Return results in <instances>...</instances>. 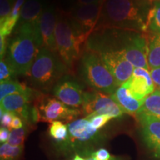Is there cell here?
Listing matches in <instances>:
<instances>
[{
  "instance_id": "cell-15",
  "label": "cell",
  "mask_w": 160,
  "mask_h": 160,
  "mask_svg": "<svg viewBox=\"0 0 160 160\" xmlns=\"http://www.w3.org/2000/svg\"><path fill=\"white\" fill-rule=\"evenodd\" d=\"M57 16L56 10L53 7L50 6L43 10L39 22L40 33L42 39L43 47L47 48L53 52H57L55 39Z\"/></svg>"
},
{
  "instance_id": "cell-24",
  "label": "cell",
  "mask_w": 160,
  "mask_h": 160,
  "mask_svg": "<svg viewBox=\"0 0 160 160\" xmlns=\"http://www.w3.org/2000/svg\"><path fill=\"white\" fill-rule=\"evenodd\" d=\"M24 146L13 147L8 143L0 146V160H19L23 151Z\"/></svg>"
},
{
  "instance_id": "cell-11",
  "label": "cell",
  "mask_w": 160,
  "mask_h": 160,
  "mask_svg": "<svg viewBox=\"0 0 160 160\" xmlns=\"http://www.w3.org/2000/svg\"><path fill=\"white\" fill-rule=\"evenodd\" d=\"M100 55L119 87L128 81L133 76L134 66L126 59L122 53L106 52Z\"/></svg>"
},
{
  "instance_id": "cell-37",
  "label": "cell",
  "mask_w": 160,
  "mask_h": 160,
  "mask_svg": "<svg viewBox=\"0 0 160 160\" xmlns=\"http://www.w3.org/2000/svg\"><path fill=\"white\" fill-rule=\"evenodd\" d=\"M72 160H86V159H85L84 158H82V157H80V156H79V155H76L75 157L73 158V159Z\"/></svg>"
},
{
  "instance_id": "cell-18",
  "label": "cell",
  "mask_w": 160,
  "mask_h": 160,
  "mask_svg": "<svg viewBox=\"0 0 160 160\" xmlns=\"http://www.w3.org/2000/svg\"><path fill=\"white\" fill-rule=\"evenodd\" d=\"M42 5L39 0H26L20 12L18 25L30 24L39 28L40 17L43 11Z\"/></svg>"
},
{
  "instance_id": "cell-23",
  "label": "cell",
  "mask_w": 160,
  "mask_h": 160,
  "mask_svg": "<svg viewBox=\"0 0 160 160\" xmlns=\"http://www.w3.org/2000/svg\"><path fill=\"white\" fill-rule=\"evenodd\" d=\"M30 88L27 87L25 84L20 83L18 81H5L0 82V100L11 94L17 93H22L28 91Z\"/></svg>"
},
{
  "instance_id": "cell-9",
  "label": "cell",
  "mask_w": 160,
  "mask_h": 160,
  "mask_svg": "<svg viewBox=\"0 0 160 160\" xmlns=\"http://www.w3.org/2000/svg\"><path fill=\"white\" fill-rule=\"evenodd\" d=\"M85 93L79 83L69 77L59 79L53 88L54 97L65 105L72 108L82 107Z\"/></svg>"
},
{
  "instance_id": "cell-20",
  "label": "cell",
  "mask_w": 160,
  "mask_h": 160,
  "mask_svg": "<svg viewBox=\"0 0 160 160\" xmlns=\"http://www.w3.org/2000/svg\"><path fill=\"white\" fill-rule=\"evenodd\" d=\"M147 113L160 119V90L157 89L145 98L139 113Z\"/></svg>"
},
{
  "instance_id": "cell-2",
  "label": "cell",
  "mask_w": 160,
  "mask_h": 160,
  "mask_svg": "<svg viewBox=\"0 0 160 160\" xmlns=\"http://www.w3.org/2000/svg\"><path fill=\"white\" fill-rule=\"evenodd\" d=\"M43 48L40 29L30 24L18 25L16 37L11 40L6 60L17 75H28L40 49Z\"/></svg>"
},
{
  "instance_id": "cell-31",
  "label": "cell",
  "mask_w": 160,
  "mask_h": 160,
  "mask_svg": "<svg viewBox=\"0 0 160 160\" xmlns=\"http://www.w3.org/2000/svg\"><path fill=\"white\" fill-rule=\"evenodd\" d=\"M23 128V122L22 119H21V117L19 116L16 114L13 118L11 125H10L9 130L12 131V130H17Z\"/></svg>"
},
{
  "instance_id": "cell-17",
  "label": "cell",
  "mask_w": 160,
  "mask_h": 160,
  "mask_svg": "<svg viewBox=\"0 0 160 160\" xmlns=\"http://www.w3.org/2000/svg\"><path fill=\"white\" fill-rule=\"evenodd\" d=\"M111 98L119 105L124 113L133 116H137L145 102V100L136 99L123 85L119 86L111 94Z\"/></svg>"
},
{
  "instance_id": "cell-35",
  "label": "cell",
  "mask_w": 160,
  "mask_h": 160,
  "mask_svg": "<svg viewBox=\"0 0 160 160\" xmlns=\"http://www.w3.org/2000/svg\"><path fill=\"white\" fill-rule=\"evenodd\" d=\"M105 0H77L76 5H90V4H97L103 3Z\"/></svg>"
},
{
  "instance_id": "cell-32",
  "label": "cell",
  "mask_w": 160,
  "mask_h": 160,
  "mask_svg": "<svg viewBox=\"0 0 160 160\" xmlns=\"http://www.w3.org/2000/svg\"><path fill=\"white\" fill-rule=\"evenodd\" d=\"M10 134H11V131L7 128L2 127L0 129V142L1 144L6 143V142L8 141Z\"/></svg>"
},
{
  "instance_id": "cell-28",
  "label": "cell",
  "mask_w": 160,
  "mask_h": 160,
  "mask_svg": "<svg viewBox=\"0 0 160 160\" xmlns=\"http://www.w3.org/2000/svg\"><path fill=\"white\" fill-rule=\"evenodd\" d=\"M91 122V125L94 128L99 130L104 127L111 119H113L109 115H97L91 117H85Z\"/></svg>"
},
{
  "instance_id": "cell-8",
  "label": "cell",
  "mask_w": 160,
  "mask_h": 160,
  "mask_svg": "<svg viewBox=\"0 0 160 160\" xmlns=\"http://www.w3.org/2000/svg\"><path fill=\"white\" fill-rule=\"evenodd\" d=\"M82 111L86 117L109 115L112 118L122 117L124 112L111 97L99 91L86 92Z\"/></svg>"
},
{
  "instance_id": "cell-12",
  "label": "cell",
  "mask_w": 160,
  "mask_h": 160,
  "mask_svg": "<svg viewBox=\"0 0 160 160\" xmlns=\"http://www.w3.org/2000/svg\"><path fill=\"white\" fill-rule=\"evenodd\" d=\"M148 53V39L139 32H135L130 40L128 48L124 53V56L134 67L145 68L149 71Z\"/></svg>"
},
{
  "instance_id": "cell-19",
  "label": "cell",
  "mask_w": 160,
  "mask_h": 160,
  "mask_svg": "<svg viewBox=\"0 0 160 160\" xmlns=\"http://www.w3.org/2000/svg\"><path fill=\"white\" fill-rule=\"evenodd\" d=\"M148 62L150 71L160 68V34L152 33L148 39Z\"/></svg>"
},
{
  "instance_id": "cell-33",
  "label": "cell",
  "mask_w": 160,
  "mask_h": 160,
  "mask_svg": "<svg viewBox=\"0 0 160 160\" xmlns=\"http://www.w3.org/2000/svg\"><path fill=\"white\" fill-rule=\"evenodd\" d=\"M150 73H151L153 82L156 85L159 87V89L160 90V68H159L151 70Z\"/></svg>"
},
{
  "instance_id": "cell-22",
  "label": "cell",
  "mask_w": 160,
  "mask_h": 160,
  "mask_svg": "<svg viewBox=\"0 0 160 160\" xmlns=\"http://www.w3.org/2000/svg\"><path fill=\"white\" fill-rule=\"evenodd\" d=\"M147 28L152 33L160 34V1L154 2L149 9L147 17Z\"/></svg>"
},
{
  "instance_id": "cell-21",
  "label": "cell",
  "mask_w": 160,
  "mask_h": 160,
  "mask_svg": "<svg viewBox=\"0 0 160 160\" xmlns=\"http://www.w3.org/2000/svg\"><path fill=\"white\" fill-rule=\"evenodd\" d=\"M49 134L57 142L68 145V128L62 122L54 121L51 122L49 126Z\"/></svg>"
},
{
  "instance_id": "cell-10",
  "label": "cell",
  "mask_w": 160,
  "mask_h": 160,
  "mask_svg": "<svg viewBox=\"0 0 160 160\" xmlns=\"http://www.w3.org/2000/svg\"><path fill=\"white\" fill-rule=\"evenodd\" d=\"M69 132L68 145L73 148L86 147L97 141L99 138V130L94 128L86 118L71 122L68 125Z\"/></svg>"
},
{
  "instance_id": "cell-7",
  "label": "cell",
  "mask_w": 160,
  "mask_h": 160,
  "mask_svg": "<svg viewBox=\"0 0 160 160\" xmlns=\"http://www.w3.org/2000/svg\"><path fill=\"white\" fill-rule=\"evenodd\" d=\"M33 111V117L37 121L53 122L62 120L71 122L80 113L79 110L70 108L58 99L42 97L38 98Z\"/></svg>"
},
{
  "instance_id": "cell-27",
  "label": "cell",
  "mask_w": 160,
  "mask_h": 160,
  "mask_svg": "<svg viewBox=\"0 0 160 160\" xmlns=\"http://www.w3.org/2000/svg\"><path fill=\"white\" fill-rule=\"evenodd\" d=\"M14 0H0V23L10 17Z\"/></svg>"
},
{
  "instance_id": "cell-38",
  "label": "cell",
  "mask_w": 160,
  "mask_h": 160,
  "mask_svg": "<svg viewBox=\"0 0 160 160\" xmlns=\"http://www.w3.org/2000/svg\"><path fill=\"white\" fill-rule=\"evenodd\" d=\"M86 160H97L95 159L94 157H92L91 155H90V154H88V158H87V159Z\"/></svg>"
},
{
  "instance_id": "cell-26",
  "label": "cell",
  "mask_w": 160,
  "mask_h": 160,
  "mask_svg": "<svg viewBox=\"0 0 160 160\" xmlns=\"http://www.w3.org/2000/svg\"><path fill=\"white\" fill-rule=\"evenodd\" d=\"M16 74L14 70L6 59H1L0 61V82L11 80Z\"/></svg>"
},
{
  "instance_id": "cell-34",
  "label": "cell",
  "mask_w": 160,
  "mask_h": 160,
  "mask_svg": "<svg viewBox=\"0 0 160 160\" xmlns=\"http://www.w3.org/2000/svg\"><path fill=\"white\" fill-rule=\"evenodd\" d=\"M6 48H7V37L0 35V56H1V59H3Z\"/></svg>"
},
{
  "instance_id": "cell-14",
  "label": "cell",
  "mask_w": 160,
  "mask_h": 160,
  "mask_svg": "<svg viewBox=\"0 0 160 160\" xmlns=\"http://www.w3.org/2000/svg\"><path fill=\"white\" fill-rule=\"evenodd\" d=\"M139 122L144 142L148 148L156 151L160 146V119L147 113H138Z\"/></svg>"
},
{
  "instance_id": "cell-29",
  "label": "cell",
  "mask_w": 160,
  "mask_h": 160,
  "mask_svg": "<svg viewBox=\"0 0 160 160\" xmlns=\"http://www.w3.org/2000/svg\"><path fill=\"white\" fill-rule=\"evenodd\" d=\"M16 115V113L12 112L5 111L4 110L0 108V118H1V125L2 127L7 128L9 129L13 118Z\"/></svg>"
},
{
  "instance_id": "cell-39",
  "label": "cell",
  "mask_w": 160,
  "mask_h": 160,
  "mask_svg": "<svg viewBox=\"0 0 160 160\" xmlns=\"http://www.w3.org/2000/svg\"><path fill=\"white\" fill-rule=\"evenodd\" d=\"M156 1H158V0H148V2L150 3H152L153 2H156Z\"/></svg>"
},
{
  "instance_id": "cell-1",
  "label": "cell",
  "mask_w": 160,
  "mask_h": 160,
  "mask_svg": "<svg viewBox=\"0 0 160 160\" xmlns=\"http://www.w3.org/2000/svg\"><path fill=\"white\" fill-rule=\"evenodd\" d=\"M148 3L145 0H105L95 29L119 28L146 32Z\"/></svg>"
},
{
  "instance_id": "cell-6",
  "label": "cell",
  "mask_w": 160,
  "mask_h": 160,
  "mask_svg": "<svg viewBox=\"0 0 160 160\" xmlns=\"http://www.w3.org/2000/svg\"><path fill=\"white\" fill-rule=\"evenodd\" d=\"M103 3L75 5L68 14L73 30L85 42L97 27Z\"/></svg>"
},
{
  "instance_id": "cell-30",
  "label": "cell",
  "mask_w": 160,
  "mask_h": 160,
  "mask_svg": "<svg viewBox=\"0 0 160 160\" xmlns=\"http://www.w3.org/2000/svg\"><path fill=\"white\" fill-rule=\"evenodd\" d=\"M89 154L94 157L97 160H111L113 157L105 148H101L95 152H91Z\"/></svg>"
},
{
  "instance_id": "cell-16",
  "label": "cell",
  "mask_w": 160,
  "mask_h": 160,
  "mask_svg": "<svg viewBox=\"0 0 160 160\" xmlns=\"http://www.w3.org/2000/svg\"><path fill=\"white\" fill-rule=\"evenodd\" d=\"M33 95V91L30 88L25 92L7 96L3 99L0 100V108L16 113L25 119H28L29 103Z\"/></svg>"
},
{
  "instance_id": "cell-25",
  "label": "cell",
  "mask_w": 160,
  "mask_h": 160,
  "mask_svg": "<svg viewBox=\"0 0 160 160\" xmlns=\"http://www.w3.org/2000/svg\"><path fill=\"white\" fill-rule=\"evenodd\" d=\"M26 137V130L24 128H22L12 130L8 143L13 147H21L24 146Z\"/></svg>"
},
{
  "instance_id": "cell-5",
  "label": "cell",
  "mask_w": 160,
  "mask_h": 160,
  "mask_svg": "<svg viewBox=\"0 0 160 160\" xmlns=\"http://www.w3.org/2000/svg\"><path fill=\"white\" fill-rule=\"evenodd\" d=\"M57 51L67 67H72L80 55L81 47L86 43L76 33L68 15L60 13L57 16L55 30Z\"/></svg>"
},
{
  "instance_id": "cell-4",
  "label": "cell",
  "mask_w": 160,
  "mask_h": 160,
  "mask_svg": "<svg viewBox=\"0 0 160 160\" xmlns=\"http://www.w3.org/2000/svg\"><path fill=\"white\" fill-rule=\"evenodd\" d=\"M56 53L45 47L38 53L28 74L37 88H50L67 72L68 68Z\"/></svg>"
},
{
  "instance_id": "cell-13",
  "label": "cell",
  "mask_w": 160,
  "mask_h": 160,
  "mask_svg": "<svg viewBox=\"0 0 160 160\" xmlns=\"http://www.w3.org/2000/svg\"><path fill=\"white\" fill-rule=\"evenodd\" d=\"M132 95L139 100H145V98L154 91L155 84L151 73L145 68H136L133 76L128 81L123 84Z\"/></svg>"
},
{
  "instance_id": "cell-36",
  "label": "cell",
  "mask_w": 160,
  "mask_h": 160,
  "mask_svg": "<svg viewBox=\"0 0 160 160\" xmlns=\"http://www.w3.org/2000/svg\"><path fill=\"white\" fill-rule=\"evenodd\" d=\"M154 155L157 159H160V146L157 150H156V151H154Z\"/></svg>"
},
{
  "instance_id": "cell-3",
  "label": "cell",
  "mask_w": 160,
  "mask_h": 160,
  "mask_svg": "<svg viewBox=\"0 0 160 160\" xmlns=\"http://www.w3.org/2000/svg\"><path fill=\"white\" fill-rule=\"evenodd\" d=\"M79 71L84 81L97 91L113 94L119 87L101 55L97 52L88 50L83 53Z\"/></svg>"
}]
</instances>
